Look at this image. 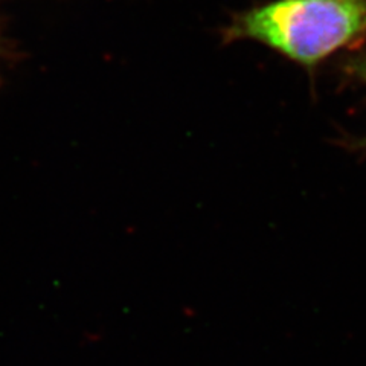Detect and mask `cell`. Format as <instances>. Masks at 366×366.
I'll use <instances>...</instances> for the list:
<instances>
[{
	"mask_svg": "<svg viewBox=\"0 0 366 366\" xmlns=\"http://www.w3.org/2000/svg\"><path fill=\"white\" fill-rule=\"evenodd\" d=\"M366 34V0H277L238 14L226 40H255L313 67Z\"/></svg>",
	"mask_w": 366,
	"mask_h": 366,
	"instance_id": "cell-1",
	"label": "cell"
},
{
	"mask_svg": "<svg viewBox=\"0 0 366 366\" xmlns=\"http://www.w3.org/2000/svg\"><path fill=\"white\" fill-rule=\"evenodd\" d=\"M350 69H351V72L354 75L359 76L362 81L366 84V54H363L360 56H356V59L351 60ZM365 145H366V141H365Z\"/></svg>",
	"mask_w": 366,
	"mask_h": 366,
	"instance_id": "cell-2",
	"label": "cell"
}]
</instances>
